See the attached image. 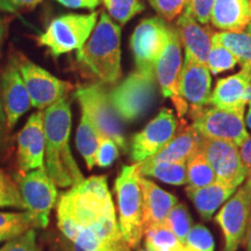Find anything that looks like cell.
<instances>
[{
	"label": "cell",
	"mask_w": 251,
	"mask_h": 251,
	"mask_svg": "<svg viewBox=\"0 0 251 251\" xmlns=\"http://www.w3.org/2000/svg\"><path fill=\"white\" fill-rule=\"evenodd\" d=\"M112 211L115 208L106 177H90L61 194L57 203L58 228L72 241L80 229Z\"/></svg>",
	"instance_id": "1"
},
{
	"label": "cell",
	"mask_w": 251,
	"mask_h": 251,
	"mask_svg": "<svg viewBox=\"0 0 251 251\" xmlns=\"http://www.w3.org/2000/svg\"><path fill=\"white\" fill-rule=\"evenodd\" d=\"M71 124V106L67 97L46 109L45 168L58 187L76 186L84 180L69 143Z\"/></svg>",
	"instance_id": "2"
},
{
	"label": "cell",
	"mask_w": 251,
	"mask_h": 251,
	"mask_svg": "<svg viewBox=\"0 0 251 251\" xmlns=\"http://www.w3.org/2000/svg\"><path fill=\"white\" fill-rule=\"evenodd\" d=\"M121 27L102 12L89 40L78 50L77 59L102 83L114 84L121 77Z\"/></svg>",
	"instance_id": "3"
},
{
	"label": "cell",
	"mask_w": 251,
	"mask_h": 251,
	"mask_svg": "<svg viewBox=\"0 0 251 251\" xmlns=\"http://www.w3.org/2000/svg\"><path fill=\"white\" fill-rule=\"evenodd\" d=\"M140 177L136 163L125 165L114 184L119 208V227L130 248L139 247L144 233Z\"/></svg>",
	"instance_id": "4"
},
{
	"label": "cell",
	"mask_w": 251,
	"mask_h": 251,
	"mask_svg": "<svg viewBox=\"0 0 251 251\" xmlns=\"http://www.w3.org/2000/svg\"><path fill=\"white\" fill-rule=\"evenodd\" d=\"M156 74L135 71L108 92L119 118L134 122L146 115L156 99Z\"/></svg>",
	"instance_id": "5"
},
{
	"label": "cell",
	"mask_w": 251,
	"mask_h": 251,
	"mask_svg": "<svg viewBox=\"0 0 251 251\" xmlns=\"http://www.w3.org/2000/svg\"><path fill=\"white\" fill-rule=\"evenodd\" d=\"M98 12L90 14H64L55 18L45 33L39 37V45L47 47L55 57L85 45L96 27Z\"/></svg>",
	"instance_id": "6"
},
{
	"label": "cell",
	"mask_w": 251,
	"mask_h": 251,
	"mask_svg": "<svg viewBox=\"0 0 251 251\" xmlns=\"http://www.w3.org/2000/svg\"><path fill=\"white\" fill-rule=\"evenodd\" d=\"M75 97L79 102L81 113L93 122L100 135L112 139L127 151L124 121L113 108L108 91L101 84H92L78 89Z\"/></svg>",
	"instance_id": "7"
},
{
	"label": "cell",
	"mask_w": 251,
	"mask_h": 251,
	"mask_svg": "<svg viewBox=\"0 0 251 251\" xmlns=\"http://www.w3.org/2000/svg\"><path fill=\"white\" fill-rule=\"evenodd\" d=\"M25 208L35 221L36 228L48 227L50 213L57 201V188L46 168L36 169L15 178Z\"/></svg>",
	"instance_id": "8"
},
{
	"label": "cell",
	"mask_w": 251,
	"mask_h": 251,
	"mask_svg": "<svg viewBox=\"0 0 251 251\" xmlns=\"http://www.w3.org/2000/svg\"><path fill=\"white\" fill-rule=\"evenodd\" d=\"M171 27L164 19H144L135 28L130 39L136 70L146 74H156V64L159 56L170 40Z\"/></svg>",
	"instance_id": "9"
},
{
	"label": "cell",
	"mask_w": 251,
	"mask_h": 251,
	"mask_svg": "<svg viewBox=\"0 0 251 251\" xmlns=\"http://www.w3.org/2000/svg\"><path fill=\"white\" fill-rule=\"evenodd\" d=\"M192 127L201 137L222 140L240 147L246 142L249 134L246 129L243 113L230 112L213 106L191 111Z\"/></svg>",
	"instance_id": "10"
},
{
	"label": "cell",
	"mask_w": 251,
	"mask_h": 251,
	"mask_svg": "<svg viewBox=\"0 0 251 251\" xmlns=\"http://www.w3.org/2000/svg\"><path fill=\"white\" fill-rule=\"evenodd\" d=\"M15 63L27 87L31 107L48 108L74 90L70 83L52 76L50 72L34 64L29 59L17 58Z\"/></svg>",
	"instance_id": "11"
},
{
	"label": "cell",
	"mask_w": 251,
	"mask_h": 251,
	"mask_svg": "<svg viewBox=\"0 0 251 251\" xmlns=\"http://www.w3.org/2000/svg\"><path fill=\"white\" fill-rule=\"evenodd\" d=\"M251 213V177L215 216L225 236L224 251H236L244 242Z\"/></svg>",
	"instance_id": "12"
},
{
	"label": "cell",
	"mask_w": 251,
	"mask_h": 251,
	"mask_svg": "<svg viewBox=\"0 0 251 251\" xmlns=\"http://www.w3.org/2000/svg\"><path fill=\"white\" fill-rule=\"evenodd\" d=\"M181 68V42L177 28H172L170 40L156 64V79L163 96L174 101L178 115L181 118L188 111V105L179 94Z\"/></svg>",
	"instance_id": "13"
},
{
	"label": "cell",
	"mask_w": 251,
	"mask_h": 251,
	"mask_svg": "<svg viewBox=\"0 0 251 251\" xmlns=\"http://www.w3.org/2000/svg\"><path fill=\"white\" fill-rule=\"evenodd\" d=\"M199 149L214 170L216 181L237 188L247 178V170L234 143L201 137Z\"/></svg>",
	"instance_id": "14"
},
{
	"label": "cell",
	"mask_w": 251,
	"mask_h": 251,
	"mask_svg": "<svg viewBox=\"0 0 251 251\" xmlns=\"http://www.w3.org/2000/svg\"><path fill=\"white\" fill-rule=\"evenodd\" d=\"M71 242L75 251H131L122 236L115 211L80 229Z\"/></svg>",
	"instance_id": "15"
},
{
	"label": "cell",
	"mask_w": 251,
	"mask_h": 251,
	"mask_svg": "<svg viewBox=\"0 0 251 251\" xmlns=\"http://www.w3.org/2000/svg\"><path fill=\"white\" fill-rule=\"evenodd\" d=\"M178 121L169 108H162L142 131L135 134L131 140L130 157L134 163H141L158 152L175 136Z\"/></svg>",
	"instance_id": "16"
},
{
	"label": "cell",
	"mask_w": 251,
	"mask_h": 251,
	"mask_svg": "<svg viewBox=\"0 0 251 251\" xmlns=\"http://www.w3.org/2000/svg\"><path fill=\"white\" fill-rule=\"evenodd\" d=\"M45 112L33 113L18 136V163L20 174L45 168Z\"/></svg>",
	"instance_id": "17"
},
{
	"label": "cell",
	"mask_w": 251,
	"mask_h": 251,
	"mask_svg": "<svg viewBox=\"0 0 251 251\" xmlns=\"http://www.w3.org/2000/svg\"><path fill=\"white\" fill-rule=\"evenodd\" d=\"M1 91L6 126L8 129H13L20 118L31 107L29 94L15 61L9 63L2 74Z\"/></svg>",
	"instance_id": "18"
},
{
	"label": "cell",
	"mask_w": 251,
	"mask_h": 251,
	"mask_svg": "<svg viewBox=\"0 0 251 251\" xmlns=\"http://www.w3.org/2000/svg\"><path fill=\"white\" fill-rule=\"evenodd\" d=\"M211 85V71L208 67L185 58L179 77V94L191 106V111L209 105Z\"/></svg>",
	"instance_id": "19"
},
{
	"label": "cell",
	"mask_w": 251,
	"mask_h": 251,
	"mask_svg": "<svg viewBox=\"0 0 251 251\" xmlns=\"http://www.w3.org/2000/svg\"><path fill=\"white\" fill-rule=\"evenodd\" d=\"M176 28L179 34L180 42L185 47L186 59L207 65V58L213 45L211 28L206 27V25H199L186 11L178 19Z\"/></svg>",
	"instance_id": "20"
},
{
	"label": "cell",
	"mask_w": 251,
	"mask_h": 251,
	"mask_svg": "<svg viewBox=\"0 0 251 251\" xmlns=\"http://www.w3.org/2000/svg\"><path fill=\"white\" fill-rule=\"evenodd\" d=\"M140 186L142 192L143 227H157L165 226L166 219L177 205L178 199L174 194L166 192L153 181L146 179L141 176Z\"/></svg>",
	"instance_id": "21"
},
{
	"label": "cell",
	"mask_w": 251,
	"mask_h": 251,
	"mask_svg": "<svg viewBox=\"0 0 251 251\" xmlns=\"http://www.w3.org/2000/svg\"><path fill=\"white\" fill-rule=\"evenodd\" d=\"M250 84L251 69L242 68L236 75L222 78L216 83L209 103L214 107L244 114V96Z\"/></svg>",
	"instance_id": "22"
},
{
	"label": "cell",
	"mask_w": 251,
	"mask_h": 251,
	"mask_svg": "<svg viewBox=\"0 0 251 251\" xmlns=\"http://www.w3.org/2000/svg\"><path fill=\"white\" fill-rule=\"evenodd\" d=\"M201 136L197 133L192 126H186L183 122L180 129L163 148L155 155L143 161L147 164L155 163H186L193 153L200 148Z\"/></svg>",
	"instance_id": "23"
},
{
	"label": "cell",
	"mask_w": 251,
	"mask_h": 251,
	"mask_svg": "<svg viewBox=\"0 0 251 251\" xmlns=\"http://www.w3.org/2000/svg\"><path fill=\"white\" fill-rule=\"evenodd\" d=\"M211 23L224 31L243 30L251 23V0H215Z\"/></svg>",
	"instance_id": "24"
},
{
	"label": "cell",
	"mask_w": 251,
	"mask_h": 251,
	"mask_svg": "<svg viewBox=\"0 0 251 251\" xmlns=\"http://www.w3.org/2000/svg\"><path fill=\"white\" fill-rule=\"evenodd\" d=\"M236 187L215 181L207 186L193 188L187 186L186 193L192 200L198 213L205 220H211L216 209L224 203L229 197L233 196Z\"/></svg>",
	"instance_id": "25"
},
{
	"label": "cell",
	"mask_w": 251,
	"mask_h": 251,
	"mask_svg": "<svg viewBox=\"0 0 251 251\" xmlns=\"http://www.w3.org/2000/svg\"><path fill=\"white\" fill-rule=\"evenodd\" d=\"M212 42L220 43L227 48L242 68L251 69V23L240 31L214 33Z\"/></svg>",
	"instance_id": "26"
},
{
	"label": "cell",
	"mask_w": 251,
	"mask_h": 251,
	"mask_svg": "<svg viewBox=\"0 0 251 251\" xmlns=\"http://www.w3.org/2000/svg\"><path fill=\"white\" fill-rule=\"evenodd\" d=\"M100 136L101 135L93 122L81 113L80 122L76 134V146L89 170L96 165V156L99 147Z\"/></svg>",
	"instance_id": "27"
},
{
	"label": "cell",
	"mask_w": 251,
	"mask_h": 251,
	"mask_svg": "<svg viewBox=\"0 0 251 251\" xmlns=\"http://www.w3.org/2000/svg\"><path fill=\"white\" fill-rule=\"evenodd\" d=\"M140 176H150L163 183L171 185H183L187 183V169L186 163H155V164H147L141 162L136 163Z\"/></svg>",
	"instance_id": "28"
},
{
	"label": "cell",
	"mask_w": 251,
	"mask_h": 251,
	"mask_svg": "<svg viewBox=\"0 0 251 251\" xmlns=\"http://www.w3.org/2000/svg\"><path fill=\"white\" fill-rule=\"evenodd\" d=\"M36 228L35 221L26 212H0V243L11 241Z\"/></svg>",
	"instance_id": "29"
},
{
	"label": "cell",
	"mask_w": 251,
	"mask_h": 251,
	"mask_svg": "<svg viewBox=\"0 0 251 251\" xmlns=\"http://www.w3.org/2000/svg\"><path fill=\"white\" fill-rule=\"evenodd\" d=\"M187 184L190 187L199 188L216 181V175L203 153L198 150L187 161Z\"/></svg>",
	"instance_id": "30"
},
{
	"label": "cell",
	"mask_w": 251,
	"mask_h": 251,
	"mask_svg": "<svg viewBox=\"0 0 251 251\" xmlns=\"http://www.w3.org/2000/svg\"><path fill=\"white\" fill-rule=\"evenodd\" d=\"M146 248L153 251H175L184 246L168 226L144 229Z\"/></svg>",
	"instance_id": "31"
},
{
	"label": "cell",
	"mask_w": 251,
	"mask_h": 251,
	"mask_svg": "<svg viewBox=\"0 0 251 251\" xmlns=\"http://www.w3.org/2000/svg\"><path fill=\"white\" fill-rule=\"evenodd\" d=\"M103 4L119 26L127 24L144 9L143 0H103Z\"/></svg>",
	"instance_id": "32"
},
{
	"label": "cell",
	"mask_w": 251,
	"mask_h": 251,
	"mask_svg": "<svg viewBox=\"0 0 251 251\" xmlns=\"http://www.w3.org/2000/svg\"><path fill=\"white\" fill-rule=\"evenodd\" d=\"M166 226L174 231L178 240L185 244L188 231L192 228V219L185 203H178L172 208L166 219Z\"/></svg>",
	"instance_id": "33"
},
{
	"label": "cell",
	"mask_w": 251,
	"mask_h": 251,
	"mask_svg": "<svg viewBox=\"0 0 251 251\" xmlns=\"http://www.w3.org/2000/svg\"><path fill=\"white\" fill-rule=\"evenodd\" d=\"M237 63L236 57L227 48H225L220 43L213 42L208 58H207V67L212 74L219 75L221 72L231 70L236 67Z\"/></svg>",
	"instance_id": "34"
},
{
	"label": "cell",
	"mask_w": 251,
	"mask_h": 251,
	"mask_svg": "<svg viewBox=\"0 0 251 251\" xmlns=\"http://www.w3.org/2000/svg\"><path fill=\"white\" fill-rule=\"evenodd\" d=\"M5 207L26 211L17 184L7 175L4 174V171L0 170V208H5Z\"/></svg>",
	"instance_id": "35"
},
{
	"label": "cell",
	"mask_w": 251,
	"mask_h": 251,
	"mask_svg": "<svg viewBox=\"0 0 251 251\" xmlns=\"http://www.w3.org/2000/svg\"><path fill=\"white\" fill-rule=\"evenodd\" d=\"M185 246L193 251H214L215 244L211 231L202 225H196L188 231Z\"/></svg>",
	"instance_id": "36"
},
{
	"label": "cell",
	"mask_w": 251,
	"mask_h": 251,
	"mask_svg": "<svg viewBox=\"0 0 251 251\" xmlns=\"http://www.w3.org/2000/svg\"><path fill=\"white\" fill-rule=\"evenodd\" d=\"M190 0H149V4L164 20L172 21L187 7Z\"/></svg>",
	"instance_id": "37"
},
{
	"label": "cell",
	"mask_w": 251,
	"mask_h": 251,
	"mask_svg": "<svg viewBox=\"0 0 251 251\" xmlns=\"http://www.w3.org/2000/svg\"><path fill=\"white\" fill-rule=\"evenodd\" d=\"M118 157V144L109 137L100 136L99 147L96 156V165L100 166V168H108L117 161Z\"/></svg>",
	"instance_id": "38"
},
{
	"label": "cell",
	"mask_w": 251,
	"mask_h": 251,
	"mask_svg": "<svg viewBox=\"0 0 251 251\" xmlns=\"http://www.w3.org/2000/svg\"><path fill=\"white\" fill-rule=\"evenodd\" d=\"M0 251H41L37 243L36 231L30 229L21 236L8 241L5 246L0 248Z\"/></svg>",
	"instance_id": "39"
},
{
	"label": "cell",
	"mask_w": 251,
	"mask_h": 251,
	"mask_svg": "<svg viewBox=\"0 0 251 251\" xmlns=\"http://www.w3.org/2000/svg\"><path fill=\"white\" fill-rule=\"evenodd\" d=\"M215 0H190L185 11L188 12L199 24L207 25L211 21V13Z\"/></svg>",
	"instance_id": "40"
},
{
	"label": "cell",
	"mask_w": 251,
	"mask_h": 251,
	"mask_svg": "<svg viewBox=\"0 0 251 251\" xmlns=\"http://www.w3.org/2000/svg\"><path fill=\"white\" fill-rule=\"evenodd\" d=\"M42 0H0V11L6 13H20L36 7Z\"/></svg>",
	"instance_id": "41"
},
{
	"label": "cell",
	"mask_w": 251,
	"mask_h": 251,
	"mask_svg": "<svg viewBox=\"0 0 251 251\" xmlns=\"http://www.w3.org/2000/svg\"><path fill=\"white\" fill-rule=\"evenodd\" d=\"M59 4L69 8H89L93 9L99 5L100 0H56Z\"/></svg>",
	"instance_id": "42"
},
{
	"label": "cell",
	"mask_w": 251,
	"mask_h": 251,
	"mask_svg": "<svg viewBox=\"0 0 251 251\" xmlns=\"http://www.w3.org/2000/svg\"><path fill=\"white\" fill-rule=\"evenodd\" d=\"M240 156L242 159V163L246 168L247 174L251 177V136L248 137V140L244 142L242 146H240Z\"/></svg>",
	"instance_id": "43"
},
{
	"label": "cell",
	"mask_w": 251,
	"mask_h": 251,
	"mask_svg": "<svg viewBox=\"0 0 251 251\" xmlns=\"http://www.w3.org/2000/svg\"><path fill=\"white\" fill-rule=\"evenodd\" d=\"M243 246H244V248H246L247 251H251V213H250L249 224H248V228H247L246 237H244Z\"/></svg>",
	"instance_id": "44"
},
{
	"label": "cell",
	"mask_w": 251,
	"mask_h": 251,
	"mask_svg": "<svg viewBox=\"0 0 251 251\" xmlns=\"http://www.w3.org/2000/svg\"><path fill=\"white\" fill-rule=\"evenodd\" d=\"M6 118H5V112L2 108L1 100H0V141L2 139V135H4V125H5Z\"/></svg>",
	"instance_id": "45"
},
{
	"label": "cell",
	"mask_w": 251,
	"mask_h": 251,
	"mask_svg": "<svg viewBox=\"0 0 251 251\" xmlns=\"http://www.w3.org/2000/svg\"><path fill=\"white\" fill-rule=\"evenodd\" d=\"M244 102H246V105L247 103H249V105L251 103V84H250V86L248 87L246 96H244Z\"/></svg>",
	"instance_id": "46"
},
{
	"label": "cell",
	"mask_w": 251,
	"mask_h": 251,
	"mask_svg": "<svg viewBox=\"0 0 251 251\" xmlns=\"http://www.w3.org/2000/svg\"><path fill=\"white\" fill-rule=\"evenodd\" d=\"M247 126L249 129H251V103H250L249 111H248V114H247Z\"/></svg>",
	"instance_id": "47"
},
{
	"label": "cell",
	"mask_w": 251,
	"mask_h": 251,
	"mask_svg": "<svg viewBox=\"0 0 251 251\" xmlns=\"http://www.w3.org/2000/svg\"><path fill=\"white\" fill-rule=\"evenodd\" d=\"M2 37H4V25H2L1 20H0V45H1Z\"/></svg>",
	"instance_id": "48"
},
{
	"label": "cell",
	"mask_w": 251,
	"mask_h": 251,
	"mask_svg": "<svg viewBox=\"0 0 251 251\" xmlns=\"http://www.w3.org/2000/svg\"><path fill=\"white\" fill-rule=\"evenodd\" d=\"M184 246H185V244H184ZM179 249H180V248H179ZM179 249H177V250H179ZM177 250H175V251H177ZM139 251H153V250H150V249H147V248H144V249H141Z\"/></svg>",
	"instance_id": "49"
}]
</instances>
